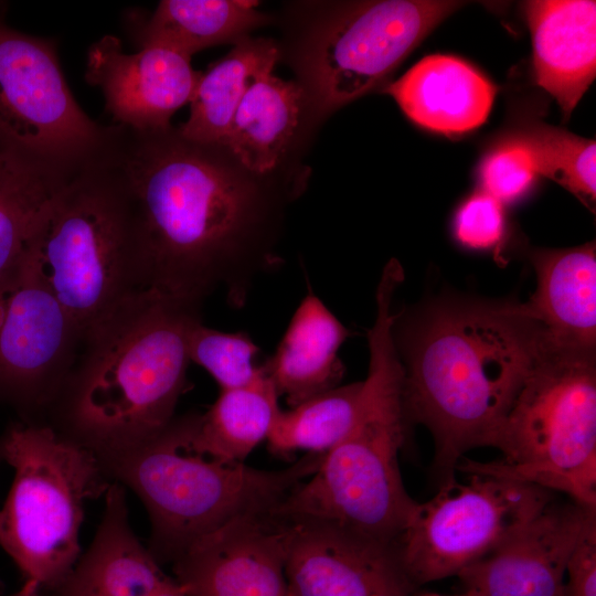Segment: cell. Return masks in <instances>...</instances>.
Here are the masks:
<instances>
[{"instance_id": "cell-23", "label": "cell", "mask_w": 596, "mask_h": 596, "mask_svg": "<svg viewBox=\"0 0 596 596\" xmlns=\"http://www.w3.org/2000/svg\"><path fill=\"white\" fill-rule=\"evenodd\" d=\"M278 50L268 40L244 38L201 76L195 86L189 118L177 129L185 140L221 147L233 116L253 81L273 70Z\"/></svg>"}, {"instance_id": "cell-32", "label": "cell", "mask_w": 596, "mask_h": 596, "mask_svg": "<svg viewBox=\"0 0 596 596\" xmlns=\"http://www.w3.org/2000/svg\"><path fill=\"white\" fill-rule=\"evenodd\" d=\"M565 596H596V520L588 524L568 560Z\"/></svg>"}, {"instance_id": "cell-24", "label": "cell", "mask_w": 596, "mask_h": 596, "mask_svg": "<svg viewBox=\"0 0 596 596\" xmlns=\"http://www.w3.org/2000/svg\"><path fill=\"white\" fill-rule=\"evenodd\" d=\"M254 1L163 0L137 28L140 46L160 44L192 56L217 44L238 42L266 17Z\"/></svg>"}, {"instance_id": "cell-16", "label": "cell", "mask_w": 596, "mask_h": 596, "mask_svg": "<svg viewBox=\"0 0 596 596\" xmlns=\"http://www.w3.org/2000/svg\"><path fill=\"white\" fill-rule=\"evenodd\" d=\"M201 73L191 57L160 44L127 54L107 34L87 51L85 79L98 87L115 125L138 131H164L172 115L191 102Z\"/></svg>"}, {"instance_id": "cell-10", "label": "cell", "mask_w": 596, "mask_h": 596, "mask_svg": "<svg viewBox=\"0 0 596 596\" xmlns=\"http://www.w3.org/2000/svg\"><path fill=\"white\" fill-rule=\"evenodd\" d=\"M110 134L73 97L54 41L9 26L0 8V141L71 178L100 158Z\"/></svg>"}, {"instance_id": "cell-17", "label": "cell", "mask_w": 596, "mask_h": 596, "mask_svg": "<svg viewBox=\"0 0 596 596\" xmlns=\"http://www.w3.org/2000/svg\"><path fill=\"white\" fill-rule=\"evenodd\" d=\"M95 536L51 596H193L134 533L125 488L113 481Z\"/></svg>"}, {"instance_id": "cell-14", "label": "cell", "mask_w": 596, "mask_h": 596, "mask_svg": "<svg viewBox=\"0 0 596 596\" xmlns=\"http://www.w3.org/2000/svg\"><path fill=\"white\" fill-rule=\"evenodd\" d=\"M286 534L270 510L240 517L194 542L173 562L174 576L193 596H294Z\"/></svg>"}, {"instance_id": "cell-27", "label": "cell", "mask_w": 596, "mask_h": 596, "mask_svg": "<svg viewBox=\"0 0 596 596\" xmlns=\"http://www.w3.org/2000/svg\"><path fill=\"white\" fill-rule=\"evenodd\" d=\"M362 381L338 385L287 411L279 409L266 438L270 453L288 457L296 451L326 454L354 425Z\"/></svg>"}, {"instance_id": "cell-30", "label": "cell", "mask_w": 596, "mask_h": 596, "mask_svg": "<svg viewBox=\"0 0 596 596\" xmlns=\"http://www.w3.org/2000/svg\"><path fill=\"white\" fill-rule=\"evenodd\" d=\"M531 158L517 140L487 157L481 167L483 191L502 204L519 199L534 179Z\"/></svg>"}, {"instance_id": "cell-26", "label": "cell", "mask_w": 596, "mask_h": 596, "mask_svg": "<svg viewBox=\"0 0 596 596\" xmlns=\"http://www.w3.org/2000/svg\"><path fill=\"white\" fill-rule=\"evenodd\" d=\"M71 178L0 141V279L19 265L47 204Z\"/></svg>"}, {"instance_id": "cell-35", "label": "cell", "mask_w": 596, "mask_h": 596, "mask_svg": "<svg viewBox=\"0 0 596 596\" xmlns=\"http://www.w3.org/2000/svg\"><path fill=\"white\" fill-rule=\"evenodd\" d=\"M2 459V454H1V446H0V460Z\"/></svg>"}, {"instance_id": "cell-18", "label": "cell", "mask_w": 596, "mask_h": 596, "mask_svg": "<svg viewBox=\"0 0 596 596\" xmlns=\"http://www.w3.org/2000/svg\"><path fill=\"white\" fill-rule=\"evenodd\" d=\"M536 289L517 305L554 348L595 352L596 249L594 242L567 249H539L531 254Z\"/></svg>"}, {"instance_id": "cell-13", "label": "cell", "mask_w": 596, "mask_h": 596, "mask_svg": "<svg viewBox=\"0 0 596 596\" xmlns=\"http://www.w3.org/2000/svg\"><path fill=\"white\" fill-rule=\"evenodd\" d=\"M285 520V571L294 596H408L415 592L394 547L327 522Z\"/></svg>"}, {"instance_id": "cell-20", "label": "cell", "mask_w": 596, "mask_h": 596, "mask_svg": "<svg viewBox=\"0 0 596 596\" xmlns=\"http://www.w3.org/2000/svg\"><path fill=\"white\" fill-rule=\"evenodd\" d=\"M350 331L308 286L275 353L263 364L266 376L290 407L334 389L344 374L339 349Z\"/></svg>"}, {"instance_id": "cell-2", "label": "cell", "mask_w": 596, "mask_h": 596, "mask_svg": "<svg viewBox=\"0 0 596 596\" xmlns=\"http://www.w3.org/2000/svg\"><path fill=\"white\" fill-rule=\"evenodd\" d=\"M402 347L405 417L430 432L439 485L468 450L491 447L542 340L514 304L457 302L433 309Z\"/></svg>"}, {"instance_id": "cell-1", "label": "cell", "mask_w": 596, "mask_h": 596, "mask_svg": "<svg viewBox=\"0 0 596 596\" xmlns=\"http://www.w3.org/2000/svg\"><path fill=\"white\" fill-rule=\"evenodd\" d=\"M214 149L172 127L114 125L100 160L127 204L142 289L198 304L223 289L242 308L254 280L278 262L256 242V189Z\"/></svg>"}, {"instance_id": "cell-22", "label": "cell", "mask_w": 596, "mask_h": 596, "mask_svg": "<svg viewBox=\"0 0 596 596\" xmlns=\"http://www.w3.org/2000/svg\"><path fill=\"white\" fill-rule=\"evenodd\" d=\"M301 98L299 85L276 77L273 70L263 72L241 100L221 147L249 171L272 170L297 128Z\"/></svg>"}, {"instance_id": "cell-12", "label": "cell", "mask_w": 596, "mask_h": 596, "mask_svg": "<svg viewBox=\"0 0 596 596\" xmlns=\"http://www.w3.org/2000/svg\"><path fill=\"white\" fill-rule=\"evenodd\" d=\"M82 332L22 257L0 279V390L23 405H42L63 384Z\"/></svg>"}, {"instance_id": "cell-28", "label": "cell", "mask_w": 596, "mask_h": 596, "mask_svg": "<svg viewBox=\"0 0 596 596\" xmlns=\"http://www.w3.org/2000/svg\"><path fill=\"white\" fill-rule=\"evenodd\" d=\"M533 170L574 193L587 206L596 199V143L563 129L536 126L517 139Z\"/></svg>"}, {"instance_id": "cell-6", "label": "cell", "mask_w": 596, "mask_h": 596, "mask_svg": "<svg viewBox=\"0 0 596 596\" xmlns=\"http://www.w3.org/2000/svg\"><path fill=\"white\" fill-rule=\"evenodd\" d=\"M491 447L501 459H464L456 471L524 481L596 508L595 352L542 341Z\"/></svg>"}, {"instance_id": "cell-25", "label": "cell", "mask_w": 596, "mask_h": 596, "mask_svg": "<svg viewBox=\"0 0 596 596\" xmlns=\"http://www.w3.org/2000/svg\"><path fill=\"white\" fill-rule=\"evenodd\" d=\"M278 393L264 374L253 383L220 390L204 414H198L193 443L203 454L226 462H244L267 438L279 412Z\"/></svg>"}, {"instance_id": "cell-11", "label": "cell", "mask_w": 596, "mask_h": 596, "mask_svg": "<svg viewBox=\"0 0 596 596\" xmlns=\"http://www.w3.org/2000/svg\"><path fill=\"white\" fill-rule=\"evenodd\" d=\"M462 3L361 1L328 17L309 38L300 58L316 106L331 110L368 93Z\"/></svg>"}, {"instance_id": "cell-34", "label": "cell", "mask_w": 596, "mask_h": 596, "mask_svg": "<svg viewBox=\"0 0 596 596\" xmlns=\"http://www.w3.org/2000/svg\"><path fill=\"white\" fill-rule=\"evenodd\" d=\"M408 596H476V595H473L470 592L465 590L462 594H458V595H443V594L430 593V592H419V593L413 592Z\"/></svg>"}, {"instance_id": "cell-29", "label": "cell", "mask_w": 596, "mask_h": 596, "mask_svg": "<svg viewBox=\"0 0 596 596\" xmlns=\"http://www.w3.org/2000/svg\"><path fill=\"white\" fill-rule=\"evenodd\" d=\"M259 348L244 331L224 332L199 322L189 339V358L216 381L220 390L248 385L264 374L255 360Z\"/></svg>"}, {"instance_id": "cell-33", "label": "cell", "mask_w": 596, "mask_h": 596, "mask_svg": "<svg viewBox=\"0 0 596 596\" xmlns=\"http://www.w3.org/2000/svg\"><path fill=\"white\" fill-rule=\"evenodd\" d=\"M6 596H43L41 587L32 581H25L24 585L17 592Z\"/></svg>"}, {"instance_id": "cell-15", "label": "cell", "mask_w": 596, "mask_h": 596, "mask_svg": "<svg viewBox=\"0 0 596 596\" xmlns=\"http://www.w3.org/2000/svg\"><path fill=\"white\" fill-rule=\"evenodd\" d=\"M596 508L550 501L493 552L457 576L476 596H565L568 560Z\"/></svg>"}, {"instance_id": "cell-8", "label": "cell", "mask_w": 596, "mask_h": 596, "mask_svg": "<svg viewBox=\"0 0 596 596\" xmlns=\"http://www.w3.org/2000/svg\"><path fill=\"white\" fill-rule=\"evenodd\" d=\"M0 446L14 470L0 509V546L25 581L50 592L81 556L85 502L104 496L113 480L94 451L50 426L14 425Z\"/></svg>"}, {"instance_id": "cell-21", "label": "cell", "mask_w": 596, "mask_h": 596, "mask_svg": "<svg viewBox=\"0 0 596 596\" xmlns=\"http://www.w3.org/2000/svg\"><path fill=\"white\" fill-rule=\"evenodd\" d=\"M386 92L414 123L446 135L482 125L496 96V87L478 71L447 55L424 57Z\"/></svg>"}, {"instance_id": "cell-4", "label": "cell", "mask_w": 596, "mask_h": 596, "mask_svg": "<svg viewBox=\"0 0 596 596\" xmlns=\"http://www.w3.org/2000/svg\"><path fill=\"white\" fill-rule=\"evenodd\" d=\"M393 296L389 287L376 290V317L368 333L369 372L353 427L324 454L317 470L270 510L285 519L334 524L391 547L417 505L404 487L398 465L408 423Z\"/></svg>"}, {"instance_id": "cell-5", "label": "cell", "mask_w": 596, "mask_h": 596, "mask_svg": "<svg viewBox=\"0 0 596 596\" xmlns=\"http://www.w3.org/2000/svg\"><path fill=\"white\" fill-rule=\"evenodd\" d=\"M196 415L173 418L151 439L100 459L110 479L130 488L146 507L149 551L159 563L175 562L232 520L274 509L324 456L307 454L278 470L222 461L195 447Z\"/></svg>"}, {"instance_id": "cell-19", "label": "cell", "mask_w": 596, "mask_h": 596, "mask_svg": "<svg viewBox=\"0 0 596 596\" xmlns=\"http://www.w3.org/2000/svg\"><path fill=\"white\" fill-rule=\"evenodd\" d=\"M536 83L567 119L596 75V2L528 1Z\"/></svg>"}, {"instance_id": "cell-3", "label": "cell", "mask_w": 596, "mask_h": 596, "mask_svg": "<svg viewBox=\"0 0 596 596\" xmlns=\"http://www.w3.org/2000/svg\"><path fill=\"white\" fill-rule=\"evenodd\" d=\"M201 304L143 289L83 336L67 405L72 439L99 459L138 446L174 418L188 387L189 339Z\"/></svg>"}, {"instance_id": "cell-9", "label": "cell", "mask_w": 596, "mask_h": 596, "mask_svg": "<svg viewBox=\"0 0 596 596\" xmlns=\"http://www.w3.org/2000/svg\"><path fill=\"white\" fill-rule=\"evenodd\" d=\"M449 478L436 494L415 507L395 543L412 586L449 576L483 558L555 497L545 488L514 479L467 473Z\"/></svg>"}, {"instance_id": "cell-7", "label": "cell", "mask_w": 596, "mask_h": 596, "mask_svg": "<svg viewBox=\"0 0 596 596\" xmlns=\"http://www.w3.org/2000/svg\"><path fill=\"white\" fill-rule=\"evenodd\" d=\"M84 333L142 289L124 194L98 159L47 204L23 255Z\"/></svg>"}, {"instance_id": "cell-31", "label": "cell", "mask_w": 596, "mask_h": 596, "mask_svg": "<svg viewBox=\"0 0 596 596\" xmlns=\"http://www.w3.org/2000/svg\"><path fill=\"white\" fill-rule=\"evenodd\" d=\"M503 232V204L483 190L469 196L457 211L455 234L469 248H492L501 242Z\"/></svg>"}]
</instances>
